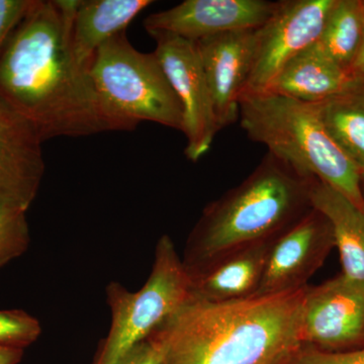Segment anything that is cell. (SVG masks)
<instances>
[{"mask_svg": "<svg viewBox=\"0 0 364 364\" xmlns=\"http://www.w3.org/2000/svg\"><path fill=\"white\" fill-rule=\"evenodd\" d=\"M78 0H33L0 52V98L41 141L136 129L98 95L72 54Z\"/></svg>", "mask_w": 364, "mask_h": 364, "instance_id": "6da1fadb", "label": "cell"}, {"mask_svg": "<svg viewBox=\"0 0 364 364\" xmlns=\"http://www.w3.org/2000/svg\"><path fill=\"white\" fill-rule=\"evenodd\" d=\"M306 287L240 301L193 298L157 330L162 364H284L301 343Z\"/></svg>", "mask_w": 364, "mask_h": 364, "instance_id": "7a4b0ae2", "label": "cell"}, {"mask_svg": "<svg viewBox=\"0 0 364 364\" xmlns=\"http://www.w3.org/2000/svg\"><path fill=\"white\" fill-rule=\"evenodd\" d=\"M315 179L268 152L245 181L203 210L184 249L188 273L284 233L312 210Z\"/></svg>", "mask_w": 364, "mask_h": 364, "instance_id": "3957f363", "label": "cell"}, {"mask_svg": "<svg viewBox=\"0 0 364 364\" xmlns=\"http://www.w3.org/2000/svg\"><path fill=\"white\" fill-rule=\"evenodd\" d=\"M239 119L251 141L364 210L360 171L330 135L317 105L270 91L244 95Z\"/></svg>", "mask_w": 364, "mask_h": 364, "instance_id": "277c9868", "label": "cell"}, {"mask_svg": "<svg viewBox=\"0 0 364 364\" xmlns=\"http://www.w3.org/2000/svg\"><path fill=\"white\" fill-rule=\"evenodd\" d=\"M111 327L92 364H119L157 331L191 296V277L168 235L157 242L147 282L131 291L117 282L105 287Z\"/></svg>", "mask_w": 364, "mask_h": 364, "instance_id": "5b68a950", "label": "cell"}, {"mask_svg": "<svg viewBox=\"0 0 364 364\" xmlns=\"http://www.w3.org/2000/svg\"><path fill=\"white\" fill-rule=\"evenodd\" d=\"M88 74L107 105L136 128L143 121L183 131V111L155 53H142L126 31L95 52Z\"/></svg>", "mask_w": 364, "mask_h": 364, "instance_id": "8992f818", "label": "cell"}, {"mask_svg": "<svg viewBox=\"0 0 364 364\" xmlns=\"http://www.w3.org/2000/svg\"><path fill=\"white\" fill-rule=\"evenodd\" d=\"M335 0H282L258 28L253 68L243 95L264 92L284 67L316 44Z\"/></svg>", "mask_w": 364, "mask_h": 364, "instance_id": "52a82bcc", "label": "cell"}, {"mask_svg": "<svg viewBox=\"0 0 364 364\" xmlns=\"http://www.w3.org/2000/svg\"><path fill=\"white\" fill-rule=\"evenodd\" d=\"M154 53L183 111L186 156L198 162L212 147L220 131L202 62L193 41L171 33H155Z\"/></svg>", "mask_w": 364, "mask_h": 364, "instance_id": "ba28073f", "label": "cell"}, {"mask_svg": "<svg viewBox=\"0 0 364 364\" xmlns=\"http://www.w3.org/2000/svg\"><path fill=\"white\" fill-rule=\"evenodd\" d=\"M301 343L338 351L364 343V284L345 277L306 287L301 310Z\"/></svg>", "mask_w": 364, "mask_h": 364, "instance_id": "9c48e42d", "label": "cell"}, {"mask_svg": "<svg viewBox=\"0 0 364 364\" xmlns=\"http://www.w3.org/2000/svg\"><path fill=\"white\" fill-rule=\"evenodd\" d=\"M334 247L331 225L313 208L273 240L254 296L286 294L308 287V280L322 267Z\"/></svg>", "mask_w": 364, "mask_h": 364, "instance_id": "30bf717a", "label": "cell"}, {"mask_svg": "<svg viewBox=\"0 0 364 364\" xmlns=\"http://www.w3.org/2000/svg\"><path fill=\"white\" fill-rule=\"evenodd\" d=\"M277 4V1L267 0H186L150 14L144 28L150 36L171 33L196 42L221 33L260 28Z\"/></svg>", "mask_w": 364, "mask_h": 364, "instance_id": "8fae6325", "label": "cell"}, {"mask_svg": "<svg viewBox=\"0 0 364 364\" xmlns=\"http://www.w3.org/2000/svg\"><path fill=\"white\" fill-rule=\"evenodd\" d=\"M258 28L221 33L195 42L220 131L239 119L240 98L255 59Z\"/></svg>", "mask_w": 364, "mask_h": 364, "instance_id": "7c38bea8", "label": "cell"}, {"mask_svg": "<svg viewBox=\"0 0 364 364\" xmlns=\"http://www.w3.org/2000/svg\"><path fill=\"white\" fill-rule=\"evenodd\" d=\"M42 141L0 98V208L28 210L45 172Z\"/></svg>", "mask_w": 364, "mask_h": 364, "instance_id": "4fadbf2b", "label": "cell"}, {"mask_svg": "<svg viewBox=\"0 0 364 364\" xmlns=\"http://www.w3.org/2000/svg\"><path fill=\"white\" fill-rule=\"evenodd\" d=\"M275 238L237 249L189 273L191 296L214 303L252 298L259 289Z\"/></svg>", "mask_w": 364, "mask_h": 364, "instance_id": "5bb4252c", "label": "cell"}, {"mask_svg": "<svg viewBox=\"0 0 364 364\" xmlns=\"http://www.w3.org/2000/svg\"><path fill=\"white\" fill-rule=\"evenodd\" d=\"M363 85V81L330 58L316 43L291 59L267 91L317 105Z\"/></svg>", "mask_w": 364, "mask_h": 364, "instance_id": "9a60e30c", "label": "cell"}, {"mask_svg": "<svg viewBox=\"0 0 364 364\" xmlns=\"http://www.w3.org/2000/svg\"><path fill=\"white\" fill-rule=\"evenodd\" d=\"M151 0H78L70 31L72 54L88 71L95 52L127 26Z\"/></svg>", "mask_w": 364, "mask_h": 364, "instance_id": "2e32d148", "label": "cell"}, {"mask_svg": "<svg viewBox=\"0 0 364 364\" xmlns=\"http://www.w3.org/2000/svg\"><path fill=\"white\" fill-rule=\"evenodd\" d=\"M311 202L331 225L343 274L364 284L363 208L318 179L311 189Z\"/></svg>", "mask_w": 364, "mask_h": 364, "instance_id": "e0dca14e", "label": "cell"}, {"mask_svg": "<svg viewBox=\"0 0 364 364\" xmlns=\"http://www.w3.org/2000/svg\"><path fill=\"white\" fill-rule=\"evenodd\" d=\"M317 105L330 135L364 176V85Z\"/></svg>", "mask_w": 364, "mask_h": 364, "instance_id": "ac0fdd59", "label": "cell"}, {"mask_svg": "<svg viewBox=\"0 0 364 364\" xmlns=\"http://www.w3.org/2000/svg\"><path fill=\"white\" fill-rule=\"evenodd\" d=\"M363 36V1L335 0L317 43L330 58L350 70Z\"/></svg>", "mask_w": 364, "mask_h": 364, "instance_id": "d6986e66", "label": "cell"}, {"mask_svg": "<svg viewBox=\"0 0 364 364\" xmlns=\"http://www.w3.org/2000/svg\"><path fill=\"white\" fill-rule=\"evenodd\" d=\"M30 243L26 210L0 208V269L21 257Z\"/></svg>", "mask_w": 364, "mask_h": 364, "instance_id": "ffe728a7", "label": "cell"}, {"mask_svg": "<svg viewBox=\"0 0 364 364\" xmlns=\"http://www.w3.org/2000/svg\"><path fill=\"white\" fill-rule=\"evenodd\" d=\"M42 326L23 310L0 311V347L23 349L37 341Z\"/></svg>", "mask_w": 364, "mask_h": 364, "instance_id": "44dd1931", "label": "cell"}, {"mask_svg": "<svg viewBox=\"0 0 364 364\" xmlns=\"http://www.w3.org/2000/svg\"><path fill=\"white\" fill-rule=\"evenodd\" d=\"M284 364H364V347L351 351H324L303 345Z\"/></svg>", "mask_w": 364, "mask_h": 364, "instance_id": "7402d4cb", "label": "cell"}, {"mask_svg": "<svg viewBox=\"0 0 364 364\" xmlns=\"http://www.w3.org/2000/svg\"><path fill=\"white\" fill-rule=\"evenodd\" d=\"M33 4V0H0V52Z\"/></svg>", "mask_w": 364, "mask_h": 364, "instance_id": "603a6c76", "label": "cell"}, {"mask_svg": "<svg viewBox=\"0 0 364 364\" xmlns=\"http://www.w3.org/2000/svg\"><path fill=\"white\" fill-rule=\"evenodd\" d=\"M164 352L162 339L155 332L142 343L136 345L119 364H162Z\"/></svg>", "mask_w": 364, "mask_h": 364, "instance_id": "cb8c5ba5", "label": "cell"}, {"mask_svg": "<svg viewBox=\"0 0 364 364\" xmlns=\"http://www.w3.org/2000/svg\"><path fill=\"white\" fill-rule=\"evenodd\" d=\"M23 355V349L0 347V364H18Z\"/></svg>", "mask_w": 364, "mask_h": 364, "instance_id": "d4e9b609", "label": "cell"}, {"mask_svg": "<svg viewBox=\"0 0 364 364\" xmlns=\"http://www.w3.org/2000/svg\"><path fill=\"white\" fill-rule=\"evenodd\" d=\"M350 70L356 77L364 82V36L360 49H359L356 58L352 63Z\"/></svg>", "mask_w": 364, "mask_h": 364, "instance_id": "484cf974", "label": "cell"}, {"mask_svg": "<svg viewBox=\"0 0 364 364\" xmlns=\"http://www.w3.org/2000/svg\"><path fill=\"white\" fill-rule=\"evenodd\" d=\"M360 186H361V193H363V198L364 200V176H361Z\"/></svg>", "mask_w": 364, "mask_h": 364, "instance_id": "4316f807", "label": "cell"}, {"mask_svg": "<svg viewBox=\"0 0 364 364\" xmlns=\"http://www.w3.org/2000/svg\"><path fill=\"white\" fill-rule=\"evenodd\" d=\"M363 4H364V1H363Z\"/></svg>", "mask_w": 364, "mask_h": 364, "instance_id": "83f0119b", "label": "cell"}]
</instances>
